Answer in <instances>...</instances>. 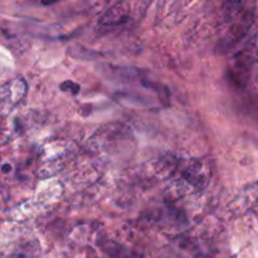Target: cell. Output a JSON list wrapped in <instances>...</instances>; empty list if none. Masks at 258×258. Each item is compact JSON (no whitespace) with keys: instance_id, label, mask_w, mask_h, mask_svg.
<instances>
[{"instance_id":"6da1fadb","label":"cell","mask_w":258,"mask_h":258,"mask_svg":"<svg viewBox=\"0 0 258 258\" xmlns=\"http://www.w3.org/2000/svg\"><path fill=\"white\" fill-rule=\"evenodd\" d=\"M256 62H258V33L252 35L234 55V67L229 71L232 80L236 83H241L242 77Z\"/></svg>"},{"instance_id":"7a4b0ae2","label":"cell","mask_w":258,"mask_h":258,"mask_svg":"<svg viewBox=\"0 0 258 258\" xmlns=\"http://www.w3.org/2000/svg\"><path fill=\"white\" fill-rule=\"evenodd\" d=\"M181 180L196 189H204L208 184V175L203 173V166L198 160H191L181 174Z\"/></svg>"},{"instance_id":"3957f363","label":"cell","mask_w":258,"mask_h":258,"mask_svg":"<svg viewBox=\"0 0 258 258\" xmlns=\"http://www.w3.org/2000/svg\"><path fill=\"white\" fill-rule=\"evenodd\" d=\"M127 20V12L126 8L122 5H116V7L108 9L101 18L100 23L103 25H117L122 24Z\"/></svg>"},{"instance_id":"277c9868","label":"cell","mask_w":258,"mask_h":258,"mask_svg":"<svg viewBox=\"0 0 258 258\" xmlns=\"http://www.w3.org/2000/svg\"><path fill=\"white\" fill-rule=\"evenodd\" d=\"M60 88H62L63 91H70V92L73 93V95H76V93L80 91V86H78L77 83H73L72 81H67V82L62 83Z\"/></svg>"},{"instance_id":"5b68a950","label":"cell","mask_w":258,"mask_h":258,"mask_svg":"<svg viewBox=\"0 0 258 258\" xmlns=\"http://www.w3.org/2000/svg\"><path fill=\"white\" fill-rule=\"evenodd\" d=\"M10 258H28V257L24 256V254L19 253V254H14V256H12Z\"/></svg>"},{"instance_id":"8992f818","label":"cell","mask_w":258,"mask_h":258,"mask_svg":"<svg viewBox=\"0 0 258 258\" xmlns=\"http://www.w3.org/2000/svg\"><path fill=\"white\" fill-rule=\"evenodd\" d=\"M3 171H4V173H8V171H10V166L9 165H4V168H3Z\"/></svg>"}]
</instances>
